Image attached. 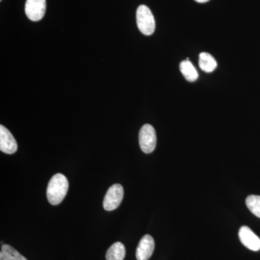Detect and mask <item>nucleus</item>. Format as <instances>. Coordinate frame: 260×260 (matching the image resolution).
<instances>
[{"instance_id":"f257e3e1","label":"nucleus","mask_w":260,"mask_h":260,"mask_svg":"<svg viewBox=\"0 0 260 260\" xmlns=\"http://www.w3.org/2000/svg\"><path fill=\"white\" fill-rule=\"evenodd\" d=\"M69 182L62 174L53 176L47 186V199L52 205L60 204L68 193Z\"/></svg>"},{"instance_id":"f03ea898","label":"nucleus","mask_w":260,"mask_h":260,"mask_svg":"<svg viewBox=\"0 0 260 260\" xmlns=\"http://www.w3.org/2000/svg\"><path fill=\"white\" fill-rule=\"evenodd\" d=\"M136 20L137 25L142 34L145 36H150L155 31V18L151 10L146 5H142L138 7Z\"/></svg>"},{"instance_id":"7ed1b4c3","label":"nucleus","mask_w":260,"mask_h":260,"mask_svg":"<svg viewBox=\"0 0 260 260\" xmlns=\"http://www.w3.org/2000/svg\"><path fill=\"white\" fill-rule=\"evenodd\" d=\"M156 133L153 126L148 124L142 126L139 133V144L143 152L152 153L156 147Z\"/></svg>"},{"instance_id":"20e7f679","label":"nucleus","mask_w":260,"mask_h":260,"mask_svg":"<svg viewBox=\"0 0 260 260\" xmlns=\"http://www.w3.org/2000/svg\"><path fill=\"white\" fill-rule=\"evenodd\" d=\"M124 198V189L119 184H113L108 189L103 202V206L107 211L116 209L120 205Z\"/></svg>"},{"instance_id":"39448f33","label":"nucleus","mask_w":260,"mask_h":260,"mask_svg":"<svg viewBox=\"0 0 260 260\" xmlns=\"http://www.w3.org/2000/svg\"><path fill=\"white\" fill-rule=\"evenodd\" d=\"M47 9L46 0H26L25 12L28 19L34 22L39 21L44 18Z\"/></svg>"},{"instance_id":"423d86ee","label":"nucleus","mask_w":260,"mask_h":260,"mask_svg":"<svg viewBox=\"0 0 260 260\" xmlns=\"http://www.w3.org/2000/svg\"><path fill=\"white\" fill-rule=\"evenodd\" d=\"M239 237L243 245L250 250H260V239L249 227L244 225L239 232Z\"/></svg>"},{"instance_id":"0eeeda50","label":"nucleus","mask_w":260,"mask_h":260,"mask_svg":"<svg viewBox=\"0 0 260 260\" xmlns=\"http://www.w3.org/2000/svg\"><path fill=\"white\" fill-rule=\"evenodd\" d=\"M0 150L7 154L15 153L18 150V143L14 137L3 125H0Z\"/></svg>"},{"instance_id":"6e6552de","label":"nucleus","mask_w":260,"mask_h":260,"mask_svg":"<svg viewBox=\"0 0 260 260\" xmlns=\"http://www.w3.org/2000/svg\"><path fill=\"white\" fill-rule=\"evenodd\" d=\"M155 249V241L150 235H145L140 239L137 247L136 258L138 260H148Z\"/></svg>"},{"instance_id":"1a4fd4ad","label":"nucleus","mask_w":260,"mask_h":260,"mask_svg":"<svg viewBox=\"0 0 260 260\" xmlns=\"http://www.w3.org/2000/svg\"><path fill=\"white\" fill-rule=\"evenodd\" d=\"M126 249L124 244L116 242L108 249L106 259L107 260H124L125 257Z\"/></svg>"},{"instance_id":"9d476101","label":"nucleus","mask_w":260,"mask_h":260,"mask_svg":"<svg viewBox=\"0 0 260 260\" xmlns=\"http://www.w3.org/2000/svg\"><path fill=\"white\" fill-rule=\"evenodd\" d=\"M217 61L211 54L203 52L199 56V66L200 69L205 73H212L217 68Z\"/></svg>"},{"instance_id":"9b49d317","label":"nucleus","mask_w":260,"mask_h":260,"mask_svg":"<svg viewBox=\"0 0 260 260\" xmlns=\"http://www.w3.org/2000/svg\"><path fill=\"white\" fill-rule=\"evenodd\" d=\"M179 69L181 74L184 75L185 79L189 82H194L198 80V73L197 70L195 69L193 64L189 60H184L181 61L179 64Z\"/></svg>"},{"instance_id":"f8f14e48","label":"nucleus","mask_w":260,"mask_h":260,"mask_svg":"<svg viewBox=\"0 0 260 260\" xmlns=\"http://www.w3.org/2000/svg\"><path fill=\"white\" fill-rule=\"evenodd\" d=\"M0 260H28L9 244H3L0 251Z\"/></svg>"},{"instance_id":"ddd939ff","label":"nucleus","mask_w":260,"mask_h":260,"mask_svg":"<svg viewBox=\"0 0 260 260\" xmlns=\"http://www.w3.org/2000/svg\"><path fill=\"white\" fill-rule=\"evenodd\" d=\"M246 205L252 214L260 218V196L249 195L246 198Z\"/></svg>"},{"instance_id":"4468645a","label":"nucleus","mask_w":260,"mask_h":260,"mask_svg":"<svg viewBox=\"0 0 260 260\" xmlns=\"http://www.w3.org/2000/svg\"><path fill=\"white\" fill-rule=\"evenodd\" d=\"M195 2H197V3H208V2H209L210 0H194Z\"/></svg>"},{"instance_id":"2eb2a0df","label":"nucleus","mask_w":260,"mask_h":260,"mask_svg":"<svg viewBox=\"0 0 260 260\" xmlns=\"http://www.w3.org/2000/svg\"><path fill=\"white\" fill-rule=\"evenodd\" d=\"M0 1H2V0H0Z\"/></svg>"}]
</instances>
